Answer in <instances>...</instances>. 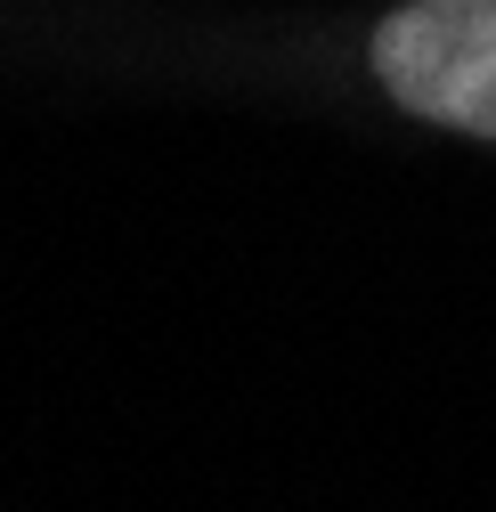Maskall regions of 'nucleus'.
Returning <instances> with one entry per match:
<instances>
[{
    "instance_id": "obj_1",
    "label": "nucleus",
    "mask_w": 496,
    "mask_h": 512,
    "mask_svg": "<svg viewBox=\"0 0 496 512\" xmlns=\"http://www.w3.org/2000/svg\"><path fill=\"white\" fill-rule=\"evenodd\" d=\"M375 82L448 131L496 139V0H407L375 25Z\"/></svg>"
}]
</instances>
